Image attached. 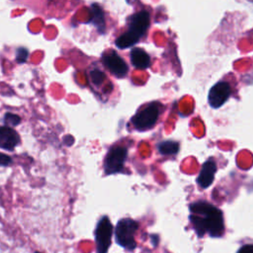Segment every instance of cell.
I'll list each match as a JSON object with an SVG mask.
<instances>
[{"label": "cell", "instance_id": "1", "mask_svg": "<svg viewBox=\"0 0 253 253\" xmlns=\"http://www.w3.org/2000/svg\"><path fill=\"white\" fill-rule=\"evenodd\" d=\"M189 219L198 236L209 233L211 237H220L224 232V222L221 211L211 204L199 201L190 205Z\"/></svg>", "mask_w": 253, "mask_h": 253}, {"label": "cell", "instance_id": "2", "mask_svg": "<svg viewBox=\"0 0 253 253\" xmlns=\"http://www.w3.org/2000/svg\"><path fill=\"white\" fill-rule=\"evenodd\" d=\"M150 24V16L147 11L133 14L128 20V30L116 40L119 48H127L136 43L147 32Z\"/></svg>", "mask_w": 253, "mask_h": 253}, {"label": "cell", "instance_id": "3", "mask_svg": "<svg viewBox=\"0 0 253 253\" xmlns=\"http://www.w3.org/2000/svg\"><path fill=\"white\" fill-rule=\"evenodd\" d=\"M161 110L162 105L159 102H151L141 107L131 118L130 123L139 131L148 130L156 125Z\"/></svg>", "mask_w": 253, "mask_h": 253}, {"label": "cell", "instance_id": "4", "mask_svg": "<svg viewBox=\"0 0 253 253\" xmlns=\"http://www.w3.org/2000/svg\"><path fill=\"white\" fill-rule=\"evenodd\" d=\"M138 224L131 218H122L118 221L115 228L116 242L126 250H133L136 247L134 234Z\"/></svg>", "mask_w": 253, "mask_h": 253}, {"label": "cell", "instance_id": "5", "mask_svg": "<svg viewBox=\"0 0 253 253\" xmlns=\"http://www.w3.org/2000/svg\"><path fill=\"white\" fill-rule=\"evenodd\" d=\"M113 235V225L108 216H102L96 226L95 229V241L97 253H107Z\"/></svg>", "mask_w": 253, "mask_h": 253}, {"label": "cell", "instance_id": "6", "mask_svg": "<svg viewBox=\"0 0 253 253\" xmlns=\"http://www.w3.org/2000/svg\"><path fill=\"white\" fill-rule=\"evenodd\" d=\"M127 155V149L125 146H113L106 155L104 170L106 175L122 172Z\"/></svg>", "mask_w": 253, "mask_h": 253}, {"label": "cell", "instance_id": "7", "mask_svg": "<svg viewBox=\"0 0 253 253\" xmlns=\"http://www.w3.org/2000/svg\"><path fill=\"white\" fill-rule=\"evenodd\" d=\"M231 95V87L225 81L215 83L209 92L208 101L211 108L217 109L221 107Z\"/></svg>", "mask_w": 253, "mask_h": 253}, {"label": "cell", "instance_id": "8", "mask_svg": "<svg viewBox=\"0 0 253 253\" xmlns=\"http://www.w3.org/2000/svg\"><path fill=\"white\" fill-rule=\"evenodd\" d=\"M103 63L109 71L118 78H123L127 74L128 67L126 61L115 51H110L103 55Z\"/></svg>", "mask_w": 253, "mask_h": 253}, {"label": "cell", "instance_id": "9", "mask_svg": "<svg viewBox=\"0 0 253 253\" xmlns=\"http://www.w3.org/2000/svg\"><path fill=\"white\" fill-rule=\"evenodd\" d=\"M216 172V164L213 159H208L201 168L199 176L197 178V183L202 189H207L210 187L214 179V174Z\"/></svg>", "mask_w": 253, "mask_h": 253}, {"label": "cell", "instance_id": "10", "mask_svg": "<svg viewBox=\"0 0 253 253\" xmlns=\"http://www.w3.org/2000/svg\"><path fill=\"white\" fill-rule=\"evenodd\" d=\"M20 143L17 131L7 126H0V148L12 151Z\"/></svg>", "mask_w": 253, "mask_h": 253}, {"label": "cell", "instance_id": "11", "mask_svg": "<svg viewBox=\"0 0 253 253\" xmlns=\"http://www.w3.org/2000/svg\"><path fill=\"white\" fill-rule=\"evenodd\" d=\"M130 61L138 69H146L150 66V56L142 48L134 47L130 51Z\"/></svg>", "mask_w": 253, "mask_h": 253}, {"label": "cell", "instance_id": "12", "mask_svg": "<svg viewBox=\"0 0 253 253\" xmlns=\"http://www.w3.org/2000/svg\"><path fill=\"white\" fill-rule=\"evenodd\" d=\"M91 22L98 29L99 33L104 34L106 29L105 15L103 9L98 4H92L91 6Z\"/></svg>", "mask_w": 253, "mask_h": 253}, {"label": "cell", "instance_id": "13", "mask_svg": "<svg viewBox=\"0 0 253 253\" xmlns=\"http://www.w3.org/2000/svg\"><path fill=\"white\" fill-rule=\"evenodd\" d=\"M157 149L162 155H175L180 149V144L178 141L164 140L157 144Z\"/></svg>", "mask_w": 253, "mask_h": 253}, {"label": "cell", "instance_id": "14", "mask_svg": "<svg viewBox=\"0 0 253 253\" xmlns=\"http://www.w3.org/2000/svg\"><path fill=\"white\" fill-rule=\"evenodd\" d=\"M89 77H90V80L92 82V84L96 85V86H99L101 85L102 83H104V81L106 80V75L103 71H101L100 69H92L89 73Z\"/></svg>", "mask_w": 253, "mask_h": 253}, {"label": "cell", "instance_id": "15", "mask_svg": "<svg viewBox=\"0 0 253 253\" xmlns=\"http://www.w3.org/2000/svg\"><path fill=\"white\" fill-rule=\"evenodd\" d=\"M3 120H4V123L7 125V126H18L21 122V118L18 115H15L12 113H6Z\"/></svg>", "mask_w": 253, "mask_h": 253}, {"label": "cell", "instance_id": "16", "mask_svg": "<svg viewBox=\"0 0 253 253\" xmlns=\"http://www.w3.org/2000/svg\"><path fill=\"white\" fill-rule=\"evenodd\" d=\"M29 55V51L26 47H18L16 49V60L18 63H24L26 62Z\"/></svg>", "mask_w": 253, "mask_h": 253}, {"label": "cell", "instance_id": "17", "mask_svg": "<svg viewBox=\"0 0 253 253\" xmlns=\"http://www.w3.org/2000/svg\"><path fill=\"white\" fill-rule=\"evenodd\" d=\"M12 163V158L6 154L0 153V166H8Z\"/></svg>", "mask_w": 253, "mask_h": 253}, {"label": "cell", "instance_id": "18", "mask_svg": "<svg viewBox=\"0 0 253 253\" xmlns=\"http://www.w3.org/2000/svg\"><path fill=\"white\" fill-rule=\"evenodd\" d=\"M237 253H253V244H245L241 246Z\"/></svg>", "mask_w": 253, "mask_h": 253}, {"label": "cell", "instance_id": "19", "mask_svg": "<svg viewBox=\"0 0 253 253\" xmlns=\"http://www.w3.org/2000/svg\"><path fill=\"white\" fill-rule=\"evenodd\" d=\"M64 142H65V144L66 145H71L72 143H73V137L71 136V135H66L65 137H64Z\"/></svg>", "mask_w": 253, "mask_h": 253}, {"label": "cell", "instance_id": "20", "mask_svg": "<svg viewBox=\"0 0 253 253\" xmlns=\"http://www.w3.org/2000/svg\"><path fill=\"white\" fill-rule=\"evenodd\" d=\"M35 253H42V252H39V251H36Z\"/></svg>", "mask_w": 253, "mask_h": 253}]
</instances>
